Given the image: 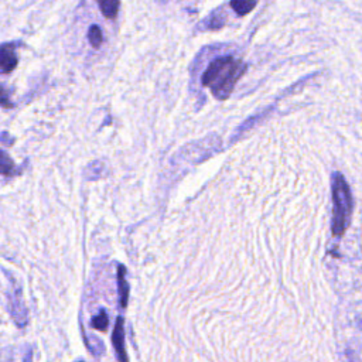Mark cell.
<instances>
[{"instance_id":"1","label":"cell","mask_w":362,"mask_h":362,"mask_svg":"<svg viewBox=\"0 0 362 362\" xmlns=\"http://www.w3.org/2000/svg\"><path fill=\"white\" fill-rule=\"evenodd\" d=\"M246 71V65L230 55L219 57L214 59L202 75V85L209 88L212 95L219 99L225 100L230 96L238 79Z\"/></svg>"},{"instance_id":"2","label":"cell","mask_w":362,"mask_h":362,"mask_svg":"<svg viewBox=\"0 0 362 362\" xmlns=\"http://www.w3.org/2000/svg\"><path fill=\"white\" fill-rule=\"evenodd\" d=\"M331 192L334 204L331 230L334 236H342L352 219L354 199L346 180L338 171L331 175Z\"/></svg>"},{"instance_id":"3","label":"cell","mask_w":362,"mask_h":362,"mask_svg":"<svg viewBox=\"0 0 362 362\" xmlns=\"http://www.w3.org/2000/svg\"><path fill=\"white\" fill-rule=\"evenodd\" d=\"M112 341H113V346L116 349L119 361L127 362V356H126V351H124V332H123V318L122 317H117V320H116Z\"/></svg>"},{"instance_id":"4","label":"cell","mask_w":362,"mask_h":362,"mask_svg":"<svg viewBox=\"0 0 362 362\" xmlns=\"http://www.w3.org/2000/svg\"><path fill=\"white\" fill-rule=\"evenodd\" d=\"M0 65H1V72L3 74H7V72H10L16 68L17 57H16V52H14L11 44H3Z\"/></svg>"},{"instance_id":"5","label":"cell","mask_w":362,"mask_h":362,"mask_svg":"<svg viewBox=\"0 0 362 362\" xmlns=\"http://www.w3.org/2000/svg\"><path fill=\"white\" fill-rule=\"evenodd\" d=\"M102 14L106 18H115L119 11V0H96Z\"/></svg>"},{"instance_id":"6","label":"cell","mask_w":362,"mask_h":362,"mask_svg":"<svg viewBox=\"0 0 362 362\" xmlns=\"http://www.w3.org/2000/svg\"><path fill=\"white\" fill-rule=\"evenodd\" d=\"M257 1L259 0H230V6L239 16H245L255 8Z\"/></svg>"},{"instance_id":"7","label":"cell","mask_w":362,"mask_h":362,"mask_svg":"<svg viewBox=\"0 0 362 362\" xmlns=\"http://www.w3.org/2000/svg\"><path fill=\"white\" fill-rule=\"evenodd\" d=\"M124 267L119 266V272H117V280H119V293H120V304L122 307L127 305V294H129V286L127 281L124 279Z\"/></svg>"},{"instance_id":"8","label":"cell","mask_w":362,"mask_h":362,"mask_svg":"<svg viewBox=\"0 0 362 362\" xmlns=\"http://www.w3.org/2000/svg\"><path fill=\"white\" fill-rule=\"evenodd\" d=\"M88 38H89V42L93 48H98L100 44H102V40H103V35H102V31L98 25H92L88 31Z\"/></svg>"},{"instance_id":"9","label":"cell","mask_w":362,"mask_h":362,"mask_svg":"<svg viewBox=\"0 0 362 362\" xmlns=\"http://www.w3.org/2000/svg\"><path fill=\"white\" fill-rule=\"evenodd\" d=\"M109 324V320H107V315L105 311H100L96 317L92 318V327L95 329H99V331H105L106 327Z\"/></svg>"},{"instance_id":"10","label":"cell","mask_w":362,"mask_h":362,"mask_svg":"<svg viewBox=\"0 0 362 362\" xmlns=\"http://www.w3.org/2000/svg\"><path fill=\"white\" fill-rule=\"evenodd\" d=\"M8 167L13 170V161H10L8 157L3 153V154H1V173H3L4 175L8 174Z\"/></svg>"}]
</instances>
